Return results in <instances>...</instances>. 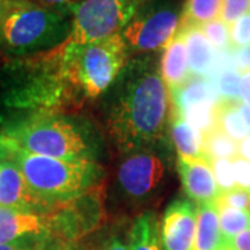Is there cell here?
I'll return each instance as SVG.
<instances>
[{
    "instance_id": "1",
    "label": "cell",
    "mask_w": 250,
    "mask_h": 250,
    "mask_svg": "<svg viewBox=\"0 0 250 250\" xmlns=\"http://www.w3.org/2000/svg\"><path fill=\"white\" fill-rule=\"evenodd\" d=\"M110 100L106 128L121 153L161 141L170 121V92L149 57L125 64Z\"/></svg>"
},
{
    "instance_id": "2",
    "label": "cell",
    "mask_w": 250,
    "mask_h": 250,
    "mask_svg": "<svg viewBox=\"0 0 250 250\" xmlns=\"http://www.w3.org/2000/svg\"><path fill=\"white\" fill-rule=\"evenodd\" d=\"M0 161H11L39 197L59 207L93 189L100 178L96 161H65L29 153L0 134Z\"/></svg>"
},
{
    "instance_id": "3",
    "label": "cell",
    "mask_w": 250,
    "mask_h": 250,
    "mask_svg": "<svg viewBox=\"0 0 250 250\" xmlns=\"http://www.w3.org/2000/svg\"><path fill=\"white\" fill-rule=\"evenodd\" d=\"M18 147L65 161H95L99 146L89 129L67 117L35 113L0 129Z\"/></svg>"
},
{
    "instance_id": "4",
    "label": "cell",
    "mask_w": 250,
    "mask_h": 250,
    "mask_svg": "<svg viewBox=\"0 0 250 250\" xmlns=\"http://www.w3.org/2000/svg\"><path fill=\"white\" fill-rule=\"evenodd\" d=\"M59 71L67 86L95 99L116 82L126 64L128 49L121 34L89 43L64 42L56 47Z\"/></svg>"
},
{
    "instance_id": "5",
    "label": "cell",
    "mask_w": 250,
    "mask_h": 250,
    "mask_svg": "<svg viewBox=\"0 0 250 250\" xmlns=\"http://www.w3.org/2000/svg\"><path fill=\"white\" fill-rule=\"evenodd\" d=\"M71 25V11L14 0L7 4L0 25V47L17 56L49 52L68 39Z\"/></svg>"
},
{
    "instance_id": "6",
    "label": "cell",
    "mask_w": 250,
    "mask_h": 250,
    "mask_svg": "<svg viewBox=\"0 0 250 250\" xmlns=\"http://www.w3.org/2000/svg\"><path fill=\"white\" fill-rule=\"evenodd\" d=\"M139 0H82L72 9L67 43L89 45L118 35L135 14Z\"/></svg>"
},
{
    "instance_id": "7",
    "label": "cell",
    "mask_w": 250,
    "mask_h": 250,
    "mask_svg": "<svg viewBox=\"0 0 250 250\" xmlns=\"http://www.w3.org/2000/svg\"><path fill=\"white\" fill-rule=\"evenodd\" d=\"M182 10L172 1H152L135 10V14L121 32L126 45L138 53L160 50L177 35Z\"/></svg>"
},
{
    "instance_id": "8",
    "label": "cell",
    "mask_w": 250,
    "mask_h": 250,
    "mask_svg": "<svg viewBox=\"0 0 250 250\" xmlns=\"http://www.w3.org/2000/svg\"><path fill=\"white\" fill-rule=\"evenodd\" d=\"M167 164L160 153L150 147L128 153L117 170L120 190L131 200H146L160 189Z\"/></svg>"
},
{
    "instance_id": "9",
    "label": "cell",
    "mask_w": 250,
    "mask_h": 250,
    "mask_svg": "<svg viewBox=\"0 0 250 250\" xmlns=\"http://www.w3.org/2000/svg\"><path fill=\"white\" fill-rule=\"evenodd\" d=\"M0 207L43 214L57 208L36 195L11 161H0Z\"/></svg>"
},
{
    "instance_id": "10",
    "label": "cell",
    "mask_w": 250,
    "mask_h": 250,
    "mask_svg": "<svg viewBox=\"0 0 250 250\" xmlns=\"http://www.w3.org/2000/svg\"><path fill=\"white\" fill-rule=\"evenodd\" d=\"M197 206L189 199H177L161 220V243L164 250H192L196 232Z\"/></svg>"
},
{
    "instance_id": "11",
    "label": "cell",
    "mask_w": 250,
    "mask_h": 250,
    "mask_svg": "<svg viewBox=\"0 0 250 250\" xmlns=\"http://www.w3.org/2000/svg\"><path fill=\"white\" fill-rule=\"evenodd\" d=\"M54 235V213H31L0 207V245Z\"/></svg>"
},
{
    "instance_id": "12",
    "label": "cell",
    "mask_w": 250,
    "mask_h": 250,
    "mask_svg": "<svg viewBox=\"0 0 250 250\" xmlns=\"http://www.w3.org/2000/svg\"><path fill=\"white\" fill-rule=\"evenodd\" d=\"M178 172L185 193L196 205L214 203L220 196L211 163L207 159H178Z\"/></svg>"
},
{
    "instance_id": "13",
    "label": "cell",
    "mask_w": 250,
    "mask_h": 250,
    "mask_svg": "<svg viewBox=\"0 0 250 250\" xmlns=\"http://www.w3.org/2000/svg\"><path fill=\"white\" fill-rule=\"evenodd\" d=\"M159 74L170 92V96L181 89L192 78L188 64L187 47L182 36L178 32L163 47Z\"/></svg>"
},
{
    "instance_id": "14",
    "label": "cell",
    "mask_w": 250,
    "mask_h": 250,
    "mask_svg": "<svg viewBox=\"0 0 250 250\" xmlns=\"http://www.w3.org/2000/svg\"><path fill=\"white\" fill-rule=\"evenodd\" d=\"M187 47L188 64L192 77H206L213 70L215 62V49L207 41L199 27L178 29Z\"/></svg>"
},
{
    "instance_id": "15",
    "label": "cell",
    "mask_w": 250,
    "mask_h": 250,
    "mask_svg": "<svg viewBox=\"0 0 250 250\" xmlns=\"http://www.w3.org/2000/svg\"><path fill=\"white\" fill-rule=\"evenodd\" d=\"M196 232L192 250H218L225 245L214 203L196 205Z\"/></svg>"
},
{
    "instance_id": "16",
    "label": "cell",
    "mask_w": 250,
    "mask_h": 250,
    "mask_svg": "<svg viewBox=\"0 0 250 250\" xmlns=\"http://www.w3.org/2000/svg\"><path fill=\"white\" fill-rule=\"evenodd\" d=\"M170 134L178 159H206L203 153V135L185 121L172 108L170 114Z\"/></svg>"
},
{
    "instance_id": "17",
    "label": "cell",
    "mask_w": 250,
    "mask_h": 250,
    "mask_svg": "<svg viewBox=\"0 0 250 250\" xmlns=\"http://www.w3.org/2000/svg\"><path fill=\"white\" fill-rule=\"evenodd\" d=\"M171 99H172V108L175 111H181L193 104L217 103L220 100V95L215 83L207 80L206 77H196V80L190 78L181 89L172 93Z\"/></svg>"
},
{
    "instance_id": "18",
    "label": "cell",
    "mask_w": 250,
    "mask_h": 250,
    "mask_svg": "<svg viewBox=\"0 0 250 250\" xmlns=\"http://www.w3.org/2000/svg\"><path fill=\"white\" fill-rule=\"evenodd\" d=\"M129 250H161L160 228L153 211L141 214L129 231Z\"/></svg>"
},
{
    "instance_id": "19",
    "label": "cell",
    "mask_w": 250,
    "mask_h": 250,
    "mask_svg": "<svg viewBox=\"0 0 250 250\" xmlns=\"http://www.w3.org/2000/svg\"><path fill=\"white\" fill-rule=\"evenodd\" d=\"M239 102L220 99L215 104V126L236 143L243 141L250 134L249 128L246 126L238 110Z\"/></svg>"
},
{
    "instance_id": "20",
    "label": "cell",
    "mask_w": 250,
    "mask_h": 250,
    "mask_svg": "<svg viewBox=\"0 0 250 250\" xmlns=\"http://www.w3.org/2000/svg\"><path fill=\"white\" fill-rule=\"evenodd\" d=\"M223 0H187L182 13L179 29L188 27H200L206 22L220 18Z\"/></svg>"
},
{
    "instance_id": "21",
    "label": "cell",
    "mask_w": 250,
    "mask_h": 250,
    "mask_svg": "<svg viewBox=\"0 0 250 250\" xmlns=\"http://www.w3.org/2000/svg\"><path fill=\"white\" fill-rule=\"evenodd\" d=\"M203 153L208 161L217 159L233 160L238 157V143L215 126L203 135Z\"/></svg>"
},
{
    "instance_id": "22",
    "label": "cell",
    "mask_w": 250,
    "mask_h": 250,
    "mask_svg": "<svg viewBox=\"0 0 250 250\" xmlns=\"http://www.w3.org/2000/svg\"><path fill=\"white\" fill-rule=\"evenodd\" d=\"M215 207L218 211L220 228L225 243L235 238L238 233L250 228V211L233 208L218 202H215Z\"/></svg>"
},
{
    "instance_id": "23",
    "label": "cell",
    "mask_w": 250,
    "mask_h": 250,
    "mask_svg": "<svg viewBox=\"0 0 250 250\" xmlns=\"http://www.w3.org/2000/svg\"><path fill=\"white\" fill-rule=\"evenodd\" d=\"M202 32L205 34L207 41L211 43L215 50H224L228 46H231V38H229V25L225 24L221 18L213 20L210 22H206L200 25Z\"/></svg>"
},
{
    "instance_id": "24",
    "label": "cell",
    "mask_w": 250,
    "mask_h": 250,
    "mask_svg": "<svg viewBox=\"0 0 250 250\" xmlns=\"http://www.w3.org/2000/svg\"><path fill=\"white\" fill-rule=\"evenodd\" d=\"M215 85L220 99L231 102L241 100V74L236 70H225L218 77Z\"/></svg>"
},
{
    "instance_id": "25",
    "label": "cell",
    "mask_w": 250,
    "mask_h": 250,
    "mask_svg": "<svg viewBox=\"0 0 250 250\" xmlns=\"http://www.w3.org/2000/svg\"><path fill=\"white\" fill-rule=\"evenodd\" d=\"M210 163H211V168H213L217 187H218L221 193L236 188L235 177H233L232 160L217 159V160H211Z\"/></svg>"
},
{
    "instance_id": "26",
    "label": "cell",
    "mask_w": 250,
    "mask_h": 250,
    "mask_svg": "<svg viewBox=\"0 0 250 250\" xmlns=\"http://www.w3.org/2000/svg\"><path fill=\"white\" fill-rule=\"evenodd\" d=\"M231 46L239 49L250 43V13L243 14L229 25Z\"/></svg>"
},
{
    "instance_id": "27",
    "label": "cell",
    "mask_w": 250,
    "mask_h": 250,
    "mask_svg": "<svg viewBox=\"0 0 250 250\" xmlns=\"http://www.w3.org/2000/svg\"><path fill=\"white\" fill-rule=\"evenodd\" d=\"M215 202L233 207V208L250 211V190L236 187L228 192L220 193V196L217 197Z\"/></svg>"
},
{
    "instance_id": "28",
    "label": "cell",
    "mask_w": 250,
    "mask_h": 250,
    "mask_svg": "<svg viewBox=\"0 0 250 250\" xmlns=\"http://www.w3.org/2000/svg\"><path fill=\"white\" fill-rule=\"evenodd\" d=\"M250 0H223L220 18L225 24L231 25L243 14L249 13Z\"/></svg>"
},
{
    "instance_id": "29",
    "label": "cell",
    "mask_w": 250,
    "mask_h": 250,
    "mask_svg": "<svg viewBox=\"0 0 250 250\" xmlns=\"http://www.w3.org/2000/svg\"><path fill=\"white\" fill-rule=\"evenodd\" d=\"M232 168L236 187L250 190V161L236 157L232 160Z\"/></svg>"
},
{
    "instance_id": "30",
    "label": "cell",
    "mask_w": 250,
    "mask_h": 250,
    "mask_svg": "<svg viewBox=\"0 0 250 250\" xmlns=\"http://www.w3.org/2000/svg\"><path fill=\"white\" fill-rule=\"evenodd\" d=\"M36 250H77V248L71 241H65L56 235H46L38 241Z\"/></svg>"
},
{
    "instance_id": "31",
    "label": "cell",
    "mask_w": 250,
    "mask_h": 250,
    "mask_svg": "<svg viewBox=\"0 0 250 250\" xmlns=\"http://www.w3.org/2000/svg\"><path fill=\"white\" fill-rule=\"evenodd\" d=\"M29 3H34L36 6H42L46 9L53 10H64V11H71L75 6H78L82 0H25Z\"/></svg>"
},
{
    "instance_id": "32",
    "label": "cell",
    "mask_w": 250,
    "mask_h": 250,
    "mask_svg": "<svg viewBox=\"0 0 250 250\" xmlns=\"http://www.w3.org/2000/svg\"><path fill=\"white\" fill-rule=\"evenodd\" d=\"M235 62L236 71L239 74L250 71V43L239 49H235Z\"/></svg>"
},
{
    "instance_id": "33",
    "label": "cell",
    "mask_w": 250,
    "mask_h": 250,
    "mask_svg": "<svg viewBox=\"0 0 250 250\" xmlns=\"http://www.w3.org/2000/svg\"><path fill=\"white\" fill-rule=\"evenodd\" d=\"M225 245H228L232 250H250V228L238 233L235 238L227 242Z\"/></svg>"
},
{
    "instance_id": "34",
    "label": "cell",
    "mask_w": 250,
    "mask_h": 250,
    "mask_svg": "<svg viewBox=\"0 0 250 250\" xmlns=\"http://www.w3.org/2000/svg\"><path fill=\"white\" fill-rule=\"evenodd\" d=\"M39 239L41 238H36V239H22V241L7 243V245H0V250H36Z\"/></svg>"
},
{
    "instance_id": "35",
    "label": "cell",
    "mask_w": 250,
    "mask_h": 250,
    "mask_svg": "<svg viewBox=\"0 0 250 250\" xmlns=\"http://www.w3.org/2000/svg\"><path fill=\"white\" fill-rule=\"evenodd\" d=\"M241 100L250 107V71L241 74Z\"/></svg>"
},
{
    "instance_id": "36",
    "label": "cell",
    "mask_w": 250,
    "mask_h": 250,
    "mask_svg": "<svg viewBox=\"0 0 250 250\" xmlns=\"http://www.w3.org/2000/svg\"><path fill=\"white\" fill-rule=\"evenodd\" d=\"M238 157L250 161V134L238 143Z\"/></svg>"
},
{
    "instance_id": "37",
    "label": "cell",
    "mask_w": 250,
    "mask_h": 250,
    "mask_svg": "<svg viewBox=\"0 0 250 250\" xmlns=\"http://www.w3.org/2000/svg\"><path fill=\"white\" fill-rule=\"evenodd\" d=\"M103 250H129V246L125 245L124 242L118 238H111L110 241L104 245Z\"/></svg>"
},
{
    "instance_id": "38",
    "label": "cell",
    "mask_w": 250,
    "mask_h": 250,
    "mask_svg": "<svg viewBox=\"0 0 250 250\" xmlns=\"http://www.w3.org/2000/svg\"><path fill=\"white\" fill-rule=\"evenodd\" d=\"M238 110H239V113H241L242 118H243V121H245V124L246 126L249 128L250 131V107L248 104H245L243 102H239L238 103Z\"/></svg>"
},
{
    "instance_id": "39",
    "label": "cell",
    "mask_w": 250,
    "mask_h": 250,
    "mask_svg": "<svg viewBox=\"0 0 250 250\" xmlns=\"http://www.w3.org/2000/svg\"><path fill=\"white\" fill-rule=\"evenodd\" d=\"M6 7L7 6H0V25H1V21H3V17H4V13H6Z\"/></svg>"
},
{
    "instance_id": "40",
    "label": "cell",
    "mask_w": 250,
    "mask_h": 250,
    "mask_svg": "<svg viewBox=\"0 0 250 250\" xmlns=\"http://www.w3.org/2000/svg\"><path fill=\"white\" fill-rule=\"evenodd\" d=\"M11 1H14V0H0V6H7Z\"/></svg>"
},
{
    "instance_id": "41",
    "label": "cell",
    "mask_w": 250,
    "mask_h": 250,
    "mask_svg": "<svg viewBox=\"0 0 250 250\" xmlns=\"http://www.w3.org/2000/svg\"><path fill=\"white\" fill-rule=\"evenodd\" d=\"M218 250H232V249H231V248H229L228 245H224V246H221V248H220Z\"/></svg>"
},
{
    "instance_id": "42",
    "label": "cell",
    "mask_w": 250,
    "mask_h": 250,
    "mask_svg": "<svg viewBox=\"0 0 250 250\" xmlns=\"http://www.w3.org/2000/svg\"><path fill=\"white\" fill-rule=\"evenodd\" d=\"M1 123H3V117L0 116V124H1Z\"/></svg>"
},
{
    "instance_id": "43",
    "label": "cell",
    "mask_w": 250,
    "mask_h": 250,
    "mask_svg": "<svg viewBox=\"0 0 250 250\" xmlns=\"http://www.w3.org/2000/svg\"><path fill=\"white\" fill-rule=\"evenodd\" d=\"M249 13H250V10H249Z\"/></svg>"
}]
</instances>
